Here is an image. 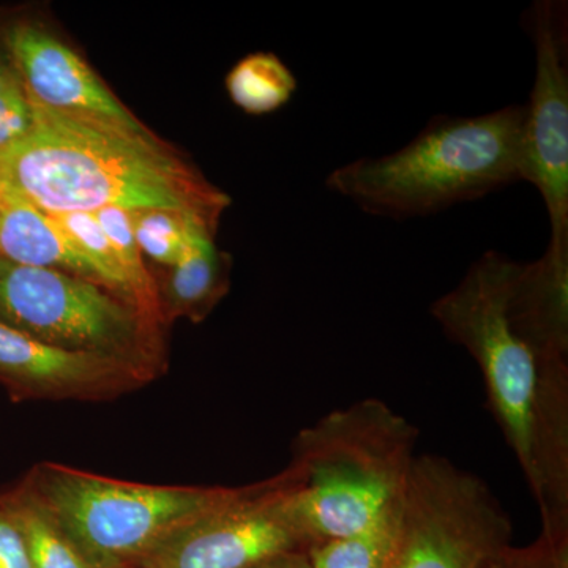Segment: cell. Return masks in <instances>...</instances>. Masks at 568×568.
<instances>
[{
    "label": "cell",
    "instance_id": "cell-1",
    "mask_svg": "<svg viewBox=\"0 0 568 568\" xmlns=\"http://www.w3.org/2000/svg\"><path fill=\"white\" fill-rule=\"evenodd\" d=\"M515 264L485 253L432 315L480 366L489 409L536 499L541 530L568 532V362H541L511 327L506 302Z\"/></svg>",
    "mask_w": 568,
    "mask_h": 568
},
{
    "label": "cell",
    "instance_id": "cell-2",
    "mask_svg": "<svg viewBox=\"0 0 568 568\" xmlns=\"http://www.w3.org/2000/svg\"><path fill=\"white\" fill-rule=\"evenodd\" d=\"M31 102V132L0 152V179L40 211L168 209L220 220L230 207L226 193L151 130Z\"/></svg>",
    "mask_w": 568,
    "mask_h": 568
},
{
    "label": "cell",
    "instance_id": "cell-3",
    "mask_svg": "<svg viewBox=\"0 0 568 568\" xmlns=\"http://www.w3.org/2000/svg\"><path fill=\"white\" fill-rule=\"evenodd\" d=\"M526 108L437 115L409 144L332 171L325 185L373 215H432L523 181Z\"/></svg>",
    "mask_w": 568,
    "mask_h": 568
},
{
    "label": "cell",
    "instance_id": "cell-4",
    "mask_svg": "<svg viewBox=\"0 0 568 568\" xmlns=\"http://www.w3.org/2000/svg\"><path fill=\"white\" fill-rule=\"evenodd\" d=\"M417 439L416 426L377 398L331 410L302 429L286 469L312 545L354 536L396 510Z\"/></svg>",
    "mask_w": 568,
    "mask_h": 568
},
{
    "label": "cell",
    "instance_id": "cell-5",
    "mask_svg": "<svg viewBox=\"0 0 568 568\" xmlns=\"http://www.w3.org/2000/svg\"><path fill=\"white\" fill-rule=\"evenodd\" d=\"M92 568L138 566L179 526L239 488L134 484L59 463H37L20 481Z\"/></svg>",
    "mask_w": 568,
    "mask_h": 568
},
{
    "label": "cell",
    "instance_id": "cell-6",
    "mask_svg": "<svg viewBox=\"0 0 568 568\" xmlns=\"http://www.w3.org/2000/svg\"><path fill=\"white\" fill-rule=\"evenodd\" d=\"M0 324L61 349L166 372L162 325L100 284L0 257Z\"/></svg>",
    "mask_w": 568,
    "mask_h": 568
},
{
    "label": "cell",
    "instance_id": "cell-7",
    "mask_svg": "<svg viewBox=\"0 0 568 568\" xmlns=\"http://www.w3.org/2000/svg\"><path fill=\"white\" fill-rule=\"evenodd\" d=\"M511 537L507 511L480 477L439 455H417L390 568H487Z\"/></svg>",
    "mask_w": 568,
    "mask_h": 568
},
{
    "label": "cell",
    "instance_id": "cell-8",
    "mask_svg": "<svg viewBox=\"0 0 568 568\" xmlns=\"http://www.w3.org/2000/svg\"><path fill=\"white\" fill-rule=\"evenodd\" d=\"M312 547L294 503L290 470L241 487L231 499L179 526L141 568H253Z\"/></svg>",
    "mask_w": 568,
    "mask_h": 568
},
{
    "label": "cell",
    "instance_id": "cell-9",
    "mask_svg": "<svg viewBox=\"0 0 568 568\" xmlns=\"http://www.w3.org/2000/svg\"><path fill=\"white\" fill-rule=\"evenodd\" d=\"M536 47V80L525 104L523 181L536 185L549 215L548 250L568 254V9L540 0L525 17Z\"/></svg>",
    "mask_w": 568,
    "mask_h": 568
},
{
    "label": "cell",
    "instance_id": "cell-10",
    "mask_svg": "<svg viewBox=\"0 0 568 568\" xmlns=\"http://www.w3.org/2000/svg\"><path fill=\"white\" fill-rule=\"evenodd\" d=\"M0 47L33 102L50 110L148 130L69 43L26 14H0Z\"/></svg>",
    "mask_w": 568,
    "mask_h": 568
},
{
    "label": "cell",
    "instance_id": "cell-11",
    "mask_svg": "<svg viewBox=\"0 0 568 568\" xmlns=\"http://www.w3.org/2000/svg\"><path fill=\"white\" fill-rule=\"evenodd\" d=\"M151 381L125 362L61 349L0 324V384L13 402H106Z\"/></svg>",
    "mask_w": 568,
    "mask_h": 568
},
{
    "label": "cell",
    "instance_id": "cell-12",
    "mask_svg": "<svg viewBox=\"0 0 568 568\" xmlns=\"http://www.w3.org/2000/svg\"><path fill=\"white\" fill-rule=\"evenodd\" d=\"M506 310L541 362H568V254L547 248L534 263L515 264Z\"/></svg>",
    "mask_w": 568,
    "mask_h": 568
},
{
    "label": "cell",
    "instance_id": "cell-13",
    "mask_svg": "<svg viewBox=\"0 0 568 568\" xmlns=\"http://www.w3.org/2000/svg\"><path fill=\"white\" fill-rule=\"evenodd\" d=\"M216 230L219 220H194L181 260L155 280L164 327L178 317L203 323L230 293L233 261L216 246Z\"/></svg>",
    "mask_w": 568,
    "mask_h": 568
},
{
    "label": "cell",
    "instance_id": "cell-14",
    "mask_svg": "<svg viewBox=\"0 0 568 568\" xmlns=\"http://www.w3.org/2000/svg\"><path fill=\"white\" fill-rule=\"evenodd\" d=\"M0 257L28 267L51 268L103 286L95 268L47 212L0 179ZM104 287V286H103Z\"/></svg>",
    "mask_w": 568,
    "mask_h": 568
},
{
    "label": "cell",
    "instance_id": "cell-15",
    "mask_svg": "<svg viewBox=\"0 0 568 568\" xmlns=\"http://www.w3.org/2000/svg\"><path fill=\"white\" fill-rule=\"evenodd\" d=\"M226 91L246 114L263 115L290 103L297 91V80L274 52H254L227 73Z\"/></svg>",
    "mask_w": 568,
    "mask_h": 568
},
{
    "label": "cell",
    "instance_id": "cell-16",
    "mask_svg": "<svg viewBox=\"0 0 568 568\" xmlns=\"http://www.w3.org/2000/svg\"><path fill=\"white\" fill-rule=\"evenodd\" d=\"M0 497L24 537L33 568H92L20 484L0 493Z\"/></svg>",
    "mask_w": 568,
    "mask_h": 568
},
{
    "label": "cell",
    "instance_id": "cell-17",
    "mask_svg": "<svg viewBox=\"0 0 568 568\" xmlns=\"http://www.w3.org/2000/svg\"><path fill=\"white\" fill-rule=\"evenodd\" d=\"M396 510L372 528L335 540H324L308 548L312 568H390L398 536Z\"/></svg>",
    "mask_w": 568,
    "mask_h": 568
},
{
    "label": "cell",
    "instance_id": "cell-18",
    "mask_svg": "<svg viewBox=\"0 0 568 568\" xmlns=\"http://www.w3.org/2000/svg\"><path fill=\"white\" fill-rule=\"evenodd\" d=\"M108 241L118 254L123 275L132 290L138 310L152 323L164 325L160 317L155 278L145 267L140 246L134 237L133 211L123 207H104L93 212Z\"/></svg>",
    "mask_w": 568,
    "mask_h": 568
},
{
    "label": "cell",
    "instance_id": "cell-19",
    "mask_svg": "<svg viewBox=\"0 0 568 568\" xmlns=\"http://www.w3.org/2000/svg\"><path fill=\"white\" fill-rule=\"evenodd\" d=\"M48 215L58 224L71 245L95 268L103 286L136 306L132 290L119 264L118 254L108 241L106 234L103 233L102 226L97 222L95 215L92 212L48 213Z\"/></svg>",
    "mask_w": 568,
    "mask_h": 568
},
{
    "label": "cell",
    "instance_id": "cell-20",
    "mask_svg": "<svg viewBox=\"0 0 568 568\" xmlns=\"http://www.w3.org/2000/svg\"><path fill=\"white\" fill-rule=\"evenodd\" d=\"M196 219H211V216L168 211V209L133 211L134 237L141 253L151 257L156 264H162L163 267H173L185 252L190 230Z\"/></svg>",
    "mask_w": 568,
    "mask_h": 568
},
{
    "label": "cell",
    "instance_id": "cell-21",
    "mask_svg": "<svg viewBox=\"0 0 568 568\" xmlns=\"http://www.w3.org/2000/svg\"><path fill=\"white\" fill-rule=\"evenodd\" d=\"M487 568H568V532H547L526 545H510Z\"/></svg>",
    "mask_w": 568,
    "mask_h": 568
},
{
    "label": "cell",
    "instance_id": "cell-22",
    "mask_svg": "<svg viewBox=\"0 0 568 568\" xmlns=\"http://www.w3.org/2000/svg\"><path fill=\"white\" fill-rule=\"evenodd\" d=\"M32 123V102L18 78L0 92V152L24 140Z\"/></svg>",
    "mask_w": 568,
    "mask_h": 568
},
{
    "label": "cell",
    "instance_id": "cell-23",
    "mask_svg": "<svg viewBox=\"0 0 568 568\" xmlns=\"http://www.w3.org/2000/svg\"><path fill=\"white\" fill-rule=\"evenodd\" d=\"M0 568H33L13 515L0 497Z\"/></svg>",
    "mask_w": 568,
    "mask_h": 568
},
{
    "label": "cell",
    "instance_id": "cell-24",
    "mask_svg": "<svg viewBox=\"0 0 568 568\" xmlns=\"http://www.w3.org/2000/svg\"><path fill=\"white\" fill-rule=\"evenodd\" d=\"M306 551H308V549H306ZM306 551L291 552V555L280 556V558L267 560V562L253 568H312V564H310L308 559V552Z\"/></svg>",
    "mask_w": 568,
    "mask_h": 568
},
{
    "label": "cell",
    "instance_id": "cell-25",
    "mask_svg": "<svg viewBox=\"0 0 568 568\" xmlns=\"http://www.w3.org/2000/svg\"><path fill=\"white\" fill-rule=\"evenodd\" d=\"M18 80L17 71L11 65L10 58L7 55L6 50L0 47V92L9 88L11 82Z\"/></svg>",
    "mask_w": 568,
    "mask_h": 568
},
{
    "label": "cell",
    "instance_id": "cell-26",
    "mask_svg": "<svg viewBox=\"0 0 568 568\" xmlns=\"http://www.w3.org/2000/svg\"><path fill=\"white\" fill-rule=\"evenodd\" d=\"M125 568H141V567H138V566H133V567H125Z\"/></svg>",
    "mask_w": 568,
    "mask_h": 568
}]
</instances>
